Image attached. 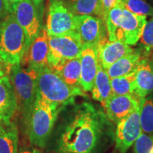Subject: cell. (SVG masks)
<instances>
[{
	"instance_id": "d590c367",
	"label": "cell",
	"mask_w": 153,
	"mask_h": 153,
	"mask_svg": "<svg viewBox=\"0 0 153 153\" xmlns=\"http://www.w3.org/2000/svg\"><path fill=\"white\" fill-rule=\"evenodd\" d=\"M37 1H43V0H37Z\"/></svg>"
},
{
	"instance_id": "d6986e66",
	"label": "cell",
	"mask_w": 153,
	"mask_h": 153,
	"mask_svg": "<svg viewBox=\"0 0 153 153\" xmlns=\"http://www.w3.org/2000/svg\"><path fill=\"white\" fill-rule=\"evenodd\" d=\"M141 58L140 51H135L116 61L106 70L110 79L127 75L134 71Z\"/></svg>"
},
{
	"instance_id": "52a82bcc",
	"label": "cell",
	"mask_w": 153,
	"mask_h": 153,
	"mask_svg": "<svg viewBox=\"0 0 153 153\" xmlns=\"http://www.w3.org/2000/svg\"><path fill=\"white\" fill-rule=\"evenodd\" d=\"M41 3L37 0H21L12 7L11 13L24 31L26 51L43 27Z\"/></svg>"
},
{
	"instance_id": "ffe728a7",
	"label": "cell",
	"mask_w": 153,
	"mask_h": 153,
	"mask_svg": "<svg viewBox=\"0 0 153 153\" xmlns=\"http://www.w3.org/2000/svg\"><path fill=\"white\" fill-rule=\"evenodd\" d=\"M91 93L93 99L103 104L113 95L109 76L99 62Z\"/></svg>"
},
{
	"instance_id": "e575fe53",
	"label": "cell",
	"mask_w": 153,
	"mask_h": 153,
	"mask_svg": "<svg viewBox=\"0 0 153 153\" xmlns=\"http://www.w3.org/2000/svg\"><path fill=\"white\" fill-rule=\"evenodd\" d=\"M54 153H67V152H58V151H57V152H54Z\"/></svg>"
},
{
	"instance_id": "cb8c5ba5",
	"label": "cell",
	"mask_w": 153,
	"mask_h": 153,
	"mask_svg": "<svg viewBox=\"0 0 153 153\" xmlns=\"http://www.w3.org/2000/svg\"><path fill=\"white\" fill-rule=\"evenodd\" d=\"M143 133L153 135V99H143L140 113Z\"/></svg>"
},
{
	"instance_id": "7402d4cb",
	"label": "cell",
	"mask_w": 153,
	"mask_h": 153,
	"mask_svg": "<svg viewBox=\"0 0 153 153\" xmlns=\"http://www.w3.org/2000/svg\"><path fill=\"white\" fill-rule=\"evenodd\" d=\"M67 4L75 15H90L103 19L101 0H68Z\"/></svg>"
},
{
	"instance_id": "ba28073f",
	"label": "cell",
	"mask_w": 153,
	"mask_h": 153,
	"mask_svg": "<svg viewBox=\"0 0 153 153\" xmlns=\"http://www.w3.org/2000/svg\"><path fill=\"white\" fill-rule=\"evenodd\" d=\"M48 67L54 68L65 60L79 57L82 44L79 34L72 31L63 35L48 36Z\"/></svg>"
},
{
	"instance_id": "5b68a950",
	"label": "cell",
	"mask_w": 153,
	"mask_h": 153,
	"mask_svg": "<svg viewBox=\"0 0 153 153\" xmlns=\"http://www.w3.org/2000/svg\"><path fill=\"white\" fill-rule=\"evenodd\" d=\"M37 72L38 94L50 102L65 107L73 104L76 97L86 96L82 89L70 87L49 67Z\"/></svg>"
},
{
	"instance_id": "44dd1931",
	"label": "cell",
	"mask_w": 153,
	"mask_h": 153,
	"mask_svg": "<svg viewBox=\"0 0 153 153\" xmlns=\"http://www.w3.org/2000/svg\"><path fill=\"white\" fill-rule=\"evenodd\" d=\"M19 131L13 122L0 128V153H17L19 150Z\"/></svg>"
},
{
	"instance_id": "d4e9b609",
	"label": "cell",
	"mask_w": 153,
	"mask_h": 153,
	"mask_svg": "<svg viewBox=\"0 0 153 153\" xmlns=\"http://www.w3.org/2000/svg\"><path fill=\"white\" fill-rule=\"evenodd\" d=\"M122 6L135 14L153 16V7L145 0H122Z\"/></svg>"
},
{
	"instance_id": "9a60e30c",
	"label": "cell",
	"mask_w": 153,
	"mask_h": 153,
	"mask_svg": "<svg viewBox=\"0 0 153 153\" xmlns=\"http://www.w3.org/2000/svg\"><path fill=\"white\" fill-rule=\"evenodd\" d=\"M17 110L16 98L9 74L0 77V123L8 124Z\"/></svg>"
},
{
	"instance_id": "5bb4252c",
	"label": "cell",
	"mask_w": 153,
	"mask_h": 153,
	"mask_svg": "<svg viewBox=\"0 0 153 153\" xmlns=\"http://www.w3.org/2000/svg\"><path fill=\"white\" fill-rule=\"evenodd\" d=\"M48 35L45 27L43 26L37 37L28 48L24 60H26L28 66L38 71L41 69L48 67Z\"/></svg>"
},
{
	"instance_id": "6da1fadb",
	"label": "cell",
	"mask_w": 153,
	"mask_h": 153,
	"mask_svg": "<svg viewBox=\"0 0 153 153\" xmlns=\"http://www.w3.org/2000/svg\"><path fill=\"white\" fill-rule=\"evenodd\" d=\"M104 116L88 102L72 108L57 131V151L67 153H92L100 139Z\"/></svg>"
},
{
	"instance_id": "2e32d148",
	"label": "cell",
	"mask_w": 153,
	"mask_h": 153,
	"mask_svg": "<svg viewBox=\"0 0 153 153\" xmlns=\"http://www.w3.org/2000/svg\"><path fill=\"white\" fill-rule=\"evenodd\" d=\"M129 45L120 41H107V38L98 45L99 62L105 70L126 55L134 52Z\"/></svg>"
},
{
	"instance_id": "30bf717a",
	"label": "cell",
	"mask_w": 153,
	"mask_h": 153,
	"mask_svg": "<svg viewBox=\"0 0 153 153\" xmlns=\"http://www.w3.org/2000/svg\"><path fill=\"white\" fill-rule=\"evenodd\" d=\"M140 106L141 104L128 116L116 123L117 127L115 135V142L116 150L119 153L127 152L128 150L142 133L140 120Z\"/></svg>"
},
{
	"instance_id": "e0dca14e",
	"label": "cell",
	"mask_w": 153,
	"mask_h": 153,
	"mask_svg": "<svg viewBox=\"0 0 153 153\" xmlns=\"http://www.w3.org/2000/svg\"><path fill=\"white\" fill-rule=\"evenodd\" d=\"M153 91V65L147 59L141 58L136 67V88L135 92L145 99Z\"/></svg>"
},
{
	"instance_id": "1f68e13d",
	"label": "cell",
	"mask_w": 153,
	"mask_h": 153,
	"mask_svg": "<svg viewBox=\"0 0 153 153\" xmlns=\"http://www.w3.org/2000/svg\"><path fill=\"white\" fill-rule=\"evenodd\" d=\"M5 1L6 2H7V6H8L9 11H10V12L11 13V11H12L13 6H14L15 4L19 2V1H21V0H5Z\"/></svg>"
},
{
	"instance_id": "7c38bea8",
	"label": "cell",
	"mask_w": 153,
	"mask_h": 153,
	"mask_svg": "<svg viewBox=\"0 0 153 153\" xmlns=\"http://www.w3.org/2000/svg\"><path fill=\"white\" fill-rule=\"evenodd\" d=\"M81 65L80 85L85 92L91 91L99 65L98 45L83 44L79 56Z\"/></svg>"
},
{
	"instance_id": "4dcf8cb0",
	"label": "cell",
	"mask_w": 153,
	"mask_h": 153,
	"mask_svg": "<svg viewBox=\"0 0 153 153\" xmlns=\"http://www.w3.org/2000/svg\"><path fill=\"white\" fill-rule=\"evenodd\" d=\"M17 153H40V152L33 148H20Z\"/></svg>"
},
{
	"instance_id": "7a4b0ae2",
	"label": "cell",
	"mask_w": 153,
	"mask_h": 153,
	"mask_svg": "<svg viewBox=\"0 0 153 153\" xmlns=\"http://www.w3.org/2000/svg\"><path fill=\"white\" fill-rule=\"evenodd\" d=\"M110 41H120L129 45L138 43L147 23V16L137 15L117 6L104 19Z\"/></svg>"
},
{
	"instance_id": "4fadbf2b",
	"label": "cell",
	"mask_w": 153,
	"mask_h": 153,
	"mask_svg": "<svg viewBox=\"0 0 153 153\" xmlns=\"http://www.w3.org/2000/svg\"><path fill=\"white\" fill-rule=\"evenodd\" d=\"M132 94L124 95H112L104 104L108 118L118 123L132 114L140 106L143 99H137Z\"/></svg>"
},
{
	"instance_id": "ac0fdd59",
	"label": "cell",
	"mask_w": 153,
	"mask_h": 153,
	"mask_svg": "<svg viewBox=\"0 0 153 153\" xmlns=\"http://www.w3.org/2000/svg\"><path fill=\"white\" fill-rule=\"evenodd\" d=\"M51 69L70 87L82 89L80 85L81 65L79 57L65 60Z\"/></svg>"
},
{
	"instance_id": "484cf974",
	"label": "cell",
	"mask_w": 153,
	"mask_h": 153,
	"mask_svg": "<svg viewBox=\"0 0 153 153\" xmlns=\"http://www.w3.org/2000/svg\"><path fill=\"white\" fill-rule=\"evenodd\" d=\"M139 42L141 54L148 55L153 52V16L147 21Z\"/></svg>"
},
{
	"instance_id": "f546056e",
	"label": "cell",
	"mask_w": 153,
	"mask_h": 153,
	"mask_svg": "<svg viewBox=\"0 0 153 153\" xmlns=\"http://www.w3.org/2000/svg\"><path fill=\"white\" fill-rule=\"evenodd\" d=\"M10 69L11 67L7 65L0 57V77L5 75H8Z\"/></svg>"
},
{
	"instance_id": "8fae6325",
	"label": "cell",
	"mask_w": 153,
	"mask_h": 153,
	"mask_svg": "<svg viewBox=\"0 0 153 153\" xmlns=\"http://www.w3.org/2000/svg\"><path fill=\"white\" fill-rule=\"evenodd\" d=\"M75 19L76 31L82 44L99 45L106 38V24L102 19L90 15H75Z\"/></svg>"
},
{
	"instance_id": "3957f363",
	"label": "cell",
	"mask_w": 153,
	"mask_h": 153,
	"mask_svg": "<svg viewBox=\"0 0 153 153\" xmlns=\"http://www.w3.org/2000/svg\"><path fill=\"white\" fill-rule=\"evenodd\" d=\"M16 98L17 110L24 128L27 131L30 114L37 97L38 72L22 64L11 67L9 73Z\"/></svg>"
},
{
	"instance_id": "f1b7e54d",
	"label": "cell",
	"mask_w": 153,
	"mask_h": 153,
	"mask_svg": "<svg viewBox=\"0 0 153 153\" xmlns=\"http://www.w3.org/2000/svg\"><path fill=\"white\" fill-rule=\"evenodd\" d=\"M10 13L5 0H0V24Z\"/></svg>"
},
{
	"instance_id": "d6a6232c",
	"label": "cell",
	"mask_w": 153,
	"mask_h": 153,
	"mask_svg": "<svg viewBox=\"0 0 153 153\" xmlns=\"http://www.w3.org/2000/svg\"><path fill=\"white\" fill-rule=\"evenodd\" d=\"M150 153H153V144H152V148H151V151H150Z\"/></svg>"
},
{
	"instance_id": "83f0119b",
	"label": "cell",
	"mask_w": 153,
	"mask_h": 153,
	"mask_svg": "<svg viewBox=\"0 0 153 153\" xmlns=\"http://www.w3.org/2000/svg\"><path fill=\"white\" fill-rule=\"evenodd\" d=\"M101 3L103 6V13H104L103 19H104L112 8L117 6H122V0H101Z\"/></svg>"
},
{
	"instance_id": "4316f807",
	"label": "cell",
	"mask_w": 153,
	"mask_h": 153,
	"mask_svg": "<svg viewBox=\"0 0 153 153\" xmlns=\"http://www.w3.org/2000/svg\"><path fill=\"white\" fill-rule=\"evenodd\" d=\"M153 144V135L142 133L135 142V153H150Z\"/></svg>"
},
{
	"instance_id": "9c48e42d",
	"label": "cell",
	"mask_w": 153,
	"mask_h": 153,
	"mask_svg": "<svg viewBox=\"0 0 153 153\" xmlns=\"http://www.w3.org/2000/svg\"><path fill=\"white\" fill-rule=\"evenodd\" d=\"M45 27L48 36L76 31L75 14L64 0H49Z\"/></svg>"
},
{
	"instance_id": "603a6c76",
	"label": "cell",
	"mask_w": 153,
	"mask_h": 153,
	"mask_svg": "<svg viewBox=\"0 0 153 153\" xmlns=\"http://www.w3.org/2000/svg\"><path fill=\"white\" fill-rule=\"evenodd\" d=\"M113 95L130 94L135 92L136 88V68L127 75L111 79Z\"/></svg>"
},
{
	"instance_id": "277c9868",
	"label": "cell",
	"mask_w": 153,
	"mask_h": 153,
	"mask_svg": "<svg viewBox=\"0 0 153 153\" xmlns=\"http://www.w3.org/2000/svg\"><path fill=\"white\" fill-rule=\"evenodd\" d=\"M64 108L45 100L37 93L26 131L30 145L38 148H45L57 116Z\"/></svg>"
},
{
	"instance_id": "8992f818",
	"label": "cell",
	"mask_w": 153,
	"mask_h": 153,
	"mask_svg": "<svg viewBox=\"0 0 153 153\" xmlns=\"http://www.w3.org/2000/svg\"><path fill=\"white\" fill-rule=\"evenodd\" d=\"M26 52L24 31L14 14L10 13L0 24V57L11 67L22 64Z\"/></svg>"
},
{
	"instance_id": "836d02e7",
	"label": "cell",
	"mask_w": 153,
	"mask_h": 153,
	"mask_svg": "<svg viewBox=\"0 0 153 153\" xmlns=\"http://www.w3.org/2000/svg\"><path fill=\"white\" fill-rule=\"evenodd\" d=\"M4 125V124H3V123H0V128H1V127H2V126Z\"/></svg>"
},
{
	"instance_id": "8d00e7d4",
	"label": "cell",
	"mask_w": 153,
	"mask_h": 153,
	"mask_svg": "<svg viewBox=\"0 0 153 153\" xmlns=\"http://www.w3.org/2000/svg\"><path fill=\"white\" fill-rule=\"evenodd\" d=\"M152 2H153V0H152Z\"/></svg>"
}]
</instances>
